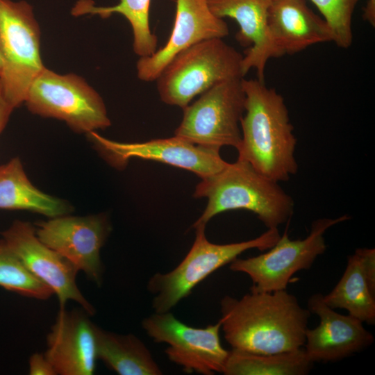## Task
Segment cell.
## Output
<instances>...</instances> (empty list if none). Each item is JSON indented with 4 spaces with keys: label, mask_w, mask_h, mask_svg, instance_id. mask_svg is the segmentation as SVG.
Listing matches in <instances>:
<instances>
[{
    "label": "cell",
    "mask_w": 375,
    "mask_h": 375,
    "mask_svg": "<svg viewBox=\"0 0 375 375\" xmlns=\"http://www.w3.org/2000/svg\"><path fill=\"white\" fill-rule=\"evenodd\" d=\"M313 364L303 347L265 354L232 349L222 373L226 375H306Z\"/></svg>",
    "instance_id": "obj_22"
},
{
    "label": "cell",
    "mask_w": 375,
    "mask_h": 375,
    "mask_svg": "<svg viewBox=\"0 0 375 375\" xmlns=\"http://www.w3.org/2000/svg\"><path fill=\"white\" fill-rule=\"evenodd\" d=\"M1 69H2V59H1V55H0V75H1Z\"/></svg>",
    "instance_id": "obj_29"
},
{
    "label": "cell",
    "mask_w": 375,
    "mask_h": 375,
    "mask_svg": "<svg viewBox=\"0 0 375 375\" xmlns=\"http://www.w3.org/2000/svg\"><path fill=\"white\" fill-rule=\"evenodd\" d=\"M86 312L60 308L47 336L45 356L56 374L91 375L97 357L96 326Z\"/></svg>",
    "instance_id": "obj_16"
},
{
    "label": "cell",
    "mask_w": 375,
    "mask_h": 375,
    "mask_svg": "<svg viewBox=\"0 0 375 375\" xmlns=\"http://www.w3.org/2000/svg\"><path fill=\"white\" fill-rule=\"evenodd\" d=\"M267 23L281 56L298 53L318 43L333 42V31L305 0H271Z\"/></svg>",
    "instance_id": "obj_18"
},
{
    "label": "cell",
    "mask_w": 375,
    "mask_h": 375,
    "mask_svg": "<svg viewBox=\"0 0 375 375\" xmlns=\"http://www.w3.org/2000/svg\"><path fill=\"white\" fill-rule=\"evenodd\" d=\"M363 17L372 26L375 25V0H367Z\"/></svg>",
    "instance_id": "obj_28"
},
{
    "label": "cell",
    "mask_w": 375,
    "mask_h": 375,
    "mask_svg": "<svg viewBox=\"0 0 375 375\" xmlns=\"http://www.w3.org/2000/svg\"><path fill=\"white\" fill-rule=\"evenodd\" d=\"M220 306L221 328L232 349L265 354L304 346L310 312L286 290L226 295Z\"/></svg>",
    "instance_id": "obj_1"
},
{
    "label": "cell",
    "mask_w": 375,
    "mask_h": 375,
    "mask_svg": "<svg viewBox=\"0 0 375 375\" xmlns=\"http://www.w3.org/2000/svg\"><path fill=\"white\" fill-rule=\"evenodd\" d=\"M29 374L31 375H56V373L44 353H35L30 357Z\"/></svg>",
    "instance_id": "obj_26"
},
{
    "label": "cell",
    "mask_w": 375,
    "mask_h": 375,
    "mask_svg": "<svg viewBox=\"0 0 375 375\" xmlns=\"http://www.w3.org/2000/svg\"><path fill=\"white\" fill-rule=\"evenodd\" d=\"M349 219L347 215L335 219H318L312 223L308 235L303 239L292 240L285 230L265 253L247 258H237L230 263V269L250 277L252 285L249 290H285L294 274L310 268L317 258L324 253L326 231Z\"/></svg>",
    "instance_id": "obj_9"
},
{
    "label": "cell",
    "mask_w": 375,
    "mask_h": 375,
    "mask_svg": "<svg viewBox=\"0 0 375 375\" xmlns=\"http://www.w3.org/2000/svg\"><path fill=\"white\" fill-rule=\"evenodd\" d=\"M35 233L46 246L69 261L97 285L103 267L100 250L110 231L106 217L59 216L37 224Z\"/></svg>",
    "instance_id": "obj_11"
},
{
    "label": "cell",
    "mask_w": 375,
    "mask_h": 375,
    "mask_svg": "<svg viewBox=\"0 0 375 375\" xmlns=\"http://www.w3.org/2000/svg\"><path fill=\"white\" fill-rule=\"evenodd\" d=\"M242 83L246 101L238 159L276 182L287 181L298 170L297 140L284 98L258 78Z\"/></svg>",
    "instance_id": "obj_2"
},
{
    "label": "cell",
    "mask_w": 375,
    "mask_h": 375,
    "mask_svg": "<svg viewBox=\"0 0 375 375\" xmlns=\"http://www.w3.org/2000/svg\"><path fill=\"white\" fill-rule=\"evenodd\" d=\"M330 26L333 42L349 48L353 41L352 16L358 0H310Z\"/></svg>",
    "instance_id": "obj_25"
},
{
    "label": "cell",
    "mask_w": 375,
    "mask_h": 375,
    "mask_svg": "<svg viewBox=\"0 0 375 375\" xmlns=\"http://www.w3.org/2000/svg\"><path fill=\"white\" fill-rule=\"evenodd\" d=\"M207 2L215 15L222 19L231 18L240 26L236 39L241 45L248 47L242 61L244 76L254 69L258 79L264 81L269 60L281 57L268 27L267 12L271 0H207Z\"/></svg>",
    "instance_id": "obj_17"
},
{
    "label": "cell",
    "mask_w": 375,
    "mask_h": 375,
    "mask_svg": "<svg viewBox=\"0 0 375 375\" xmlns=\"http://www.w3.org/2000/svg\"><path fill=\"white\" fill-rule=\"evenodd\" d=\"M323 299L333 309H345L362 323L374 324L375 249L358 248L349 256L341 278Z\"/></svg>",
    "instance_id": "obj_19"
},
{
    "label": "cell",
    "mask_w": 375,
    "mask_h": 375,
    "mask_svg": "<svg viewBox=\"0 0 375 375\" xmlns=\"http://www.w3.org/2000/svg\"><path fill=\"white\" fill-rule=\"evenodd\" d=\"M2 240L25 266L56 294L60 308L67 301L78 303L90 315L94 307L87 301L77 286L78 269L66 258L43 244L35 228L29 222L16 220L2 233Z\"/></svg>",
    "instance_id": "obj_13"
},
{
    "label": "cell",
    "mask_w": 375,
    "mask_h": 375,
    "mask_svg": "<svg viewBox=\"0 0 375 375\" xmlns=\"http://www.w3.org/2000/svg\"><path fill=\"white\" fill-rule=\"evenodd\" d=\"M24 103L31 112L64 121L77 133L111 124L101 96L76 74L61 75L44 67L32 82Z\"/></svg>",
    "instance_id": "obj_7"
},
{
    "label": "cell",
    "mask_w": 375,
    "mask_h": 375,
    "mask_svg": "<svg viewBox=\"0 0 375 375\" xmlns=\"http://www.w3.org/2000/svg\"><path fill=\"white\" fill-rule=\"evenodd\" d=\"M229 30L226 22L215 15L207 0H176V14L167 43L150 56L140 57L137 76L142 81H156L180 52L205 40L223 38Z\"/></svg>",
    "instance_id": "obj_14"
},
{
    "label": "cell",
    "mask_w": 375,
    "mask_h": 375,
    "mask_svg": "<svg viewBox=\"0 0 375 375\" xmlns=\"http://www.w3.org/2000/svg\"><path fill=\"white\" fill-rule=\"evenodd\" d=\"M242 78L221 82L183 108L174 135L197 145L238 149L242 138L240 120L245 111Z\"/></svg>",
    "instance_id": "obj_8"
},
{
    "label": "cell",
    "mask_w": 375,
    "mask_h": 375,
    "mask_svg": "<svg viewBox=\"0 0 375 375\" xmlns=\"http://www.w3.org/2000/svg\"><path fill=\"white\" fill-rule=\"evenodd\" d=\"M0 208L26 210L50 217L65 215L72 211L65 201L33 185L18 158L0 165Z\"/></svg>",
    "instance_id": "obj_20"
},
{
    "label": "cell",
    "mask_w": 375,
    "mask_h": 375,
    "mask_svg": "<svg viewBox=\"0 0 375 375\" xmlns=\"http://www.w3.org/2000/svg\"><path fill=\"white\" fill-rule=\"evenodd\" d=\"M97 357L120 375H160L149 349L133 334H117L96 326Z\"/></svg>",
    "instance_id": "obj_21"
},
{
    "label": "cell",
    "mask_w": 375,
    "mask_h": 375,
    "mask_svg": "<svg viewBox=\"0 0 375 375\" xmlns=\"http://www.w3.org/2000/svg\"><path fill=\"white\" fill-rule=\"evenodd\" d=\"M13 110L14 108L7 103L0 94V133L6 126Z\"/></svg>",
    "instance_id": "obj_27"
},
{
    "label": "cell",
    "mask_w": 375,
    "mask_h": 375,
    "mask_svg": "<svg viewBox=\"0 0 375 375\" xmlns=\"http://www.w3.org/2000/svg\"><path fill=\"white\" fill-rule=\"evenodd\" d=\"M195 198L206 197L207 206L193 228L206 227L215 215L225 211H251L267 228L288 222L294 202L276 182L238 159L219 172L203 178L195 188Z\"/></svg>",
    "instance_id": "obj_3"
},
{
    "label": "cell",
    "mask_w": 375,
    "mask_h": 375,
    "mask_svg": "<svg viewBox=\"0 0 375 375\" xmlns=\"http://www.w3.org/2000/svg\"><path fill=\"white\" fill-rule=\"evenodd\" d=\"M142 328L155 342L168 345L169 360L187 373H222L229 351L219 338L220 319L205 328L188 326L169 312H154L144 318Z\"/></svg>",
    "instance_id": "obj_10"
},
{
    "label": "cell",
    "mask_w": 375,
    "mask_h": 375,
    "mask_svg": "<svg viewBox=\"0 0 375 375\" xmlns=\"http://www.w3.org/2000/svg\"><path fill=\"white\" fill-rule=\"evenodd\" d=\"M40 31L32 6L25 1L0 0V94L14 109L23 103L44 69Z\"/></svg>",
    "instance_id": "obj_6"
},
{
    "label": "cell",
    "mask_w": 375,
    "mask_h": 375,
    "mask_svg": "<svg viewBox=\"0 0 375 375\" xmlns=\"http://www.w3.org/2000/svg\"><path fill=\"white\" fill-rule=\"evenodd\" d=\"M243 56L223 38L201 41L177 54L156 80L160 99L185 108L212 86L243 78Z\"/></svg>",
    "instance_id": "obj_4"
},
{
    "label": "cell",
    "mask_w": 375,
    "mask_h": 375,
    "mask_svg": "<svg viewBox=\"0 0 375 375\" xmlns=\"http://www.w3.org/2000/svg\"><path fill=\"white\" fill-rule=\"evenodd\" d=\"M0 286L20 295L47 300L52 289L35 276L0 240Z\"/></svg>",
    "instance_id": "obj_24"
},
{
    "label": "cell",
    "mask_w": 375,
    "mask_h": 375,
    "mask_svg": "<svg viewBox=\"0 0 375 375\" xmlns=\"http://www.w3.org/2000/svg\"><path fill=\"white\" fill-rule=\"evenodd\" d=\"M205 228H194L196 237L192 247L174 269L164 274L156 273L149 280L147 289L153 296L152 308L156 312L170 311L217 269L231 263L249 249H270L281 237L278 228H272L249 240L220 244L207 240Z\"/></svg>",
    "instance_id": "obj_5"
},
{
    "label": "cell",
    "mask_w": 375,
    "mask_h": 375,
    "mask_svg": "<svg viewBox=\"0 0 375 375\" xmlns=\"http://www.w3.org/2000/svg\"><path fill=\"white\" fill-rule=\"evenodd\" d=\"M308 309L319 318V325L306 332L303 349L312 362L339 361L372 344L374 336L363 323L335 312L324 301L323 294L311 295Z\"/></svg>",
    "instance_id": "obj_15"
},
{
    "label": "cell",
    "mask_w": 375,
    "mask_h": 375,
    "mask_svg": "<svg viewBox=\"0 0 375 375\" xmlns=\"http://www.w3.org/2000/svg\"><path fill=\"white\" fill-rule=\"evenodd\" d=\"M115 167H124L131 158L161 162L192 172L201 178L223 169L228 162L220 149L194 144L176 135L144 142L124 143L107 139L95 131L88 133Z\"/></svg>",
    "instance_id": "obj_12"
},
{
    "label": "cell",
    "mask_w": 375,
    "mask_h": 375,
    "mask_svg": "<svg viewBox=\"0 0 375 375\" xmlns=\"http://www.w3.org/2000/svg\"><path fill=\"white\" fill-rule=\"evenodd\" d=\"M151 0H119L108 7L96 6L91 0H79L73 8L75 16L97 15L106 19L114 13L123 15L129 22L133 35V48L140 57L150 56L156 51L158 40L149 24Z\"/></svg>",
    "instance_id": "obj_23"
}]
</instances>
